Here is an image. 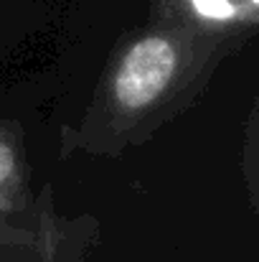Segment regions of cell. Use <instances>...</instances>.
Listing matches in <instances>:
<instances>
[{
	"label": "cell",
	"mask_w": 259,
	"mask_h": 262,
	"mask_svg": "<svg viewBox=\"0 0 259 262\" xmlns=\"http://www.w3.org/2000/svg\"><path fill=\"white\" fill-rule=\"evenodd\" d=\"M180 64V49L168 36L153 33L135 41L112 79V97L117 107L127 112H140L155 104L171 87Z\"/></svg>",
	"instance_id": "obj_1"
},
{
	"label": "cell",
	"mask_w": 259,
	"mask_h": 262,
	"mask_svg": "<svg viewBox=\"0 0 259 262\" xmlns=\"http://www.w3.org/2000/svg\"><path fill=\"white\" fill-rule=\"evenodd\" d=\"M15 166H18V158H15V150L10 143L0 140V193L5 191V186L13 181L15 176Z\"/></svg>",
	"instance_id": "obj_2"
},
{
	"label": "cell",
	"mask_w": 259,
	"mask_h": 262,
	"mask_svg": "<svg viewBox=\"0 0 259 262\" xmlns=\"http://www.w3.org/2000/svg\"><path fill=\"white\" fill-rule=\"evenodd\" d=\"M206 13H211V15H216V13H224V10H229L226 8V3L224 0H196Z\"/></svg>",
	"instance_id": "obj_3"
}]
</instances>
